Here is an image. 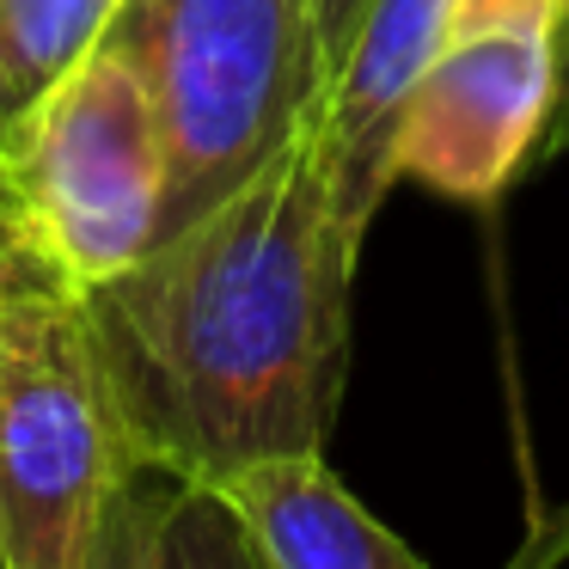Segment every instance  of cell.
Wrapping results in <instances>:
<instances>
[{
	"mask_svg": "<svg viewBox=\"0 0 569 569\" xmlns=\"http://www.w3.org/2000/svg\"><path fill=\"white\" fill-rule=\"evenodd\" d=\"M361 233L337 214L312 123L233 197L87 288L141 466L221 483L325 453L349 368Z\"/></svg>",
	"mask_w": 569,
	"mask_h": 569,
	"instance_id": "6da1fadb",
	"label": "cell"
},
{
	"mask_svg": "<svg viewBox=\"0 0 569 569\" xmlns=\"http://www.w3.org/2000/svg\"><path fill=\"white\" fill-rule=\"evenodd\" d=\"M104 43L129 56L160 117L166 233L263 172L331 80L307 0H117Z\"/></svg>",
	"mask_w": 569,
	"mask_h": 569,
	"instance_id": "7a4b0ae2",
	"label": "cell"
},
{
	"mask_svg": "<svg viewBox=\"0 0 569 569\" xmlns=\"http://www.w3.org/2000/svg\"><path fill=\"white\" fill-rule=\"evenodd\" d=\"M117 380L87 288L0 319V569H87L136 483Z\"/></svg>",
	"mask_w": 569,
	"mask_h": 569,
	"instance_id": "3957f363",
	"label": "cell"
},
{
	"mask_svg": "<svg viewBox=\"0 0 569 569\" xmlns=\"http://www.w3.org/2000/svg\"><path fill=\"white\" fill-rule=\"evenodd\" d=\"M13 160L56 258L80 288L136 270L166 233V141L123 50L92 56L13 129Z\"/></svg>",
	"mask_w": 569,
	"mask_h": 569,
	"instance_id": "277c9868",
	"label": "cell"
},
{
	"mask_svg": "<svg viewBox=\"0 0 569 569\" xmlns=\"http://www.w3.org/2000/svg\"><path fill=\"white\" fill-rule=\"evenodd\" d=\"M563 26L453 31L429 62L392 148V178L496 209L557 111Z\"/></svg>",
	"mask_w": 569,
	"mask_h": 569,
	"instance_id": "5b68a950",
	"label": "cell"
},
{
	"mask_svg": "<svg viewBox=\"0 0 569 569\" xmlns=\"http://www.w3.org/2000/svg\"><path fill=\"white\" fill-rule=\"evenodd\" d=\"M453 38V0H373L361 38L349 43L319 104V153L337 214L368 239L392 178V148L429 62Z\"/></svg>",
	"mask_w": 569,
	"mask_h": 569,
	"instance_id": "8992f818",
	"label": "cell"
},
{
	"mask_svg": "<svg viewBox=\"0 0 569 569\" xmlns=\"http://www.w3.org/2000/svg\"><path fill=\"white\" fill-rule=\"evenodd\" d=\"M214 490L246 520L263 569H429L337 483L325 453L258 459Z\"/></svg>",
	"mask_w": 569,
	"mask_h": 569,
	"instance_id": "52a82bcc",
	"label": "cell"
},
{
	"mask_svg": "<svg viewBox=\"0 0 569 569\" xmlns=\"http://www.w3.org/2000/svg\"><path fill=\"white\" fill-rule=\"evenodd\" d=\"M117 0H0V141L74 74Z\"/></svg>",
	"mask_w": 569,
	"mask_h": 569,
	"instance_id": "ba28073f",
	"label": "cell"
},
{
	"mask_svg": "<svg viewBox=\"0 0 569 569\" xmlns=\"http://www.w3.org/2000/svg\"><path fill=\"white\" fill-rule=\"evenodd\" d=\"M153 569H263V557L214 483L153 471Z\"/></svg>",
	"mask_w": 569,
	"mask_h": 569,
	"instance_id": "9c48e42d",
	"label": "cell"
},
{
	"mask_svg": "<svg viewBox=\"0 0 569 569\" xmlns=\"http://www.w3.org/2000/svg\"><path fill=\"white\" fill-rule=\"evenodd\" d=\"M74 276L68 263L56 258L50 233H43L38 209H31V190L19 178L13 148L0 141V319L31 300H50V295H74Z\"/></svg>",
	"mask_w": 569,
	"mask_h": 569,
	"instance_id": "30bf717a",
	"label": "cell"
},
{
	"mask_svg": "<svg viewBox=\"0 0 569 569\" xmlns=\"http://www.w3.org/2000/svg\"><path fill=\"white\" fill-rule=\"evenodd\" d=\"M87 569H153V471L148 466L136 471V483L104 515V532L92 545Z\"/></svg>",
	"mask_w": 569,
	"mask_h": 569,
	"instance_id": "8fae6325",
	"label": "cell"
},
{
	"mask_svg": "<svg viewBox=\"0 0 569 569\" xmlns=\"http://www.w3.org/2000/svg\"><path fill=\"white\" fill-rule=\"evenodd\" d=\"M490 26H569V0H453V31Z\"/></svg>",
	"mask_w": 569,
	"mask_h": 569,
	"instance_id": "7c38bea8",
	"label": "cell"
},
{
	"mask_svg": "<svg viewBox=\"0 0 569 569\" xmlns=\"http://www.w3.org/2000/svg\"><path fill=\"white\" fill-rule=\"evenodd\" d=\"M312 13V31H319V56H325V74H337L349 56V43L361 38V26H368L373 0H307ZM331 87V80H325Z\"/></svg>",
	"mask_w": 569,
	"mask_h": 569,
	"instance_id": "4fadbf2b",
	"label": "cell"
},
{
	"mask_svg": "<svg viewBox=\"0 0 569 569\" xmlns=\"http://www.w3.org/2000/svg\"><path fill=\"white\" fill-rule=\"evenodd\" d=\"M563 563H569V502H557L551 515L532 520V532L502 569H563Z\"/></svg>",
	"mask_w": 569,
	"mask_h": 569,
	"instance_id": "5bb4252c",
	"label": "cell"
},
{
	"mask_svg": "<svg viewBox=\"0 0 569 569\" xmlns=\"http://www.w3.org/2000/svg\"><path fill=\"white\" fill-rule=\"evenodd\" d=\"M545 148L551 153L569 148V26H563V80H557V111H551V129H545Z\"/></svg>",
	"mask_w": 569,
	"mask_h": 569,
	"instance_id": "9a60e30c",
	"label": "cell"
}]
</instances>
